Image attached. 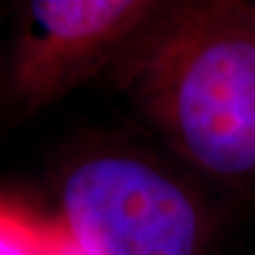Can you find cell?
<instances>
[{
  "mask_svg": "<svg viewBox=\"0 0 255 255\" xmlns=\"http://www.w3.org/2000/svg\"><path fill=\"white\" fill-rule=\"evenodd\" d=\"M112 72L189 166L219 182L255 180V6L163 2Z\"/></svg>",
  "mask_w": 255,
  "mask_h": 255,
  "instance_id": "cell-1",
  "label": "cell"
},
{
  "mask_svg": "<svg viewBox=\"0 0 255 255\" xmlns=\"http://www.w3.org/2000/svg\"><path fill=\"white\" fill-rule=\"evenodd\" d=\"M61 219L89 255H204L208 206L163 163L132 151L89 155L68 168Z\"/></svg>",
  "mask_w": 255,
  "mask_h": 255,
  "instance_id": "cell-2",
  "label": "cell"
},
{
  "mask_svg": "<svg viewBox=\"0 0 255 255\" xmlns=\"http://www.w3.org/2000/svg\"><path fill=\"white\" fill-rule=\"evenodd\" d=\"M46 255H89V254L72 237V233L64 225L63 219H59V221H49Z\"/></svg>",
  "mask_w": 255,
  "mask_h": 255,
  "instance_id": "cell-5",
  "label": "cell"
},
{
  "mask_svg": "<svg viewBox=\"0 0 255 255\" xmlns=\"http://www.w3.org/2000/svg\"><path fill=\"white\" fill-rule=\"evenodd\" d=\"M161 6L147 0L28 2L11 61L13 99L36 112L114 68Z\"/></svg>",
  "mask_w": 255,
  "mask_h": 255,
  "instance_id": "cell-3",
  "label": "cell"
},
{
  "mask_svg": "<svg viewBox=\"0 0 255 255\" xmlns=\"http://www.w3.org/2000/svg\"><path fill=\"white\" fill-rule=\"evenodd\" d=\"M49 221L0 202V255H46Z\"/></svg>",
  "mask_w": 255,
  "mask_h": 255,
  "instance_id": "cell-4",
  "label": "cell"
}]
</instances>
